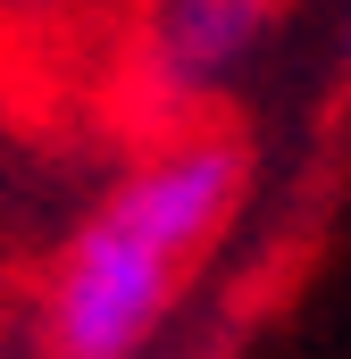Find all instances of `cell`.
Wrapping results in <instances>:
<instances>
[{
	"label": "cell",
	"instance_id": "1",
	"mask_svg": "<svg viewBox=\"0 0 351 359\" xmlns=\"http://www.w3.org/2000/svg\"><path fill=\"white\" fill-rule=\"evenodd\" d=\"M251 159L234 134H176L151 159H134L76 217L34 301L42 359H143L176 318L192 268L226 243L243 209Z\"/></svg>",
	"mask_w": 351,
	"mask_h": 359
},
{
	"label": "cell",
	"instance_id": "2",
	"mask_svg": "<svg viewBox=\"0 0 351 359\" xmlns=\"http://www.w3.org/2000/svg\"><path fill=\"white\" fill-rule=\"evenodd\" d=\"M267 25H276V0H151V17H143V67H151L159 92L201 100V92L234 84L251 67Z\"/></svg>",
	"mask_w": 351,
	"mask_h": 359
},
{
	"label": "cell",
	"instance_id": "3",
	"mask_svg": "<svg viewBox=\"0 0 351 359\" xmlns=\"http://www.w3.org/2000/svg\"><path fill=\"white\" fill-rule=\"evenodd\" d=\"M335 50H343V67H351V0H343V17H335Z\"/></svg>",
	"mask_w": 351,
	"mask_h": 359
}]
</instances>
